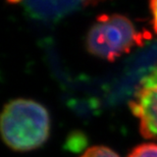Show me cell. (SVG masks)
I'll use <instances>...</instances> for the list:
<instances>
[{"label":"cell","mask_w":157,"mask_h":157,"mask_svg":"<svg viewBox=\"0 0 157 157\" xmlns=\"http://www.w3.org/2000/svg\"><path fill=\"white\" fill-rule=\"evenodd\" d=\"M150 10L152 14V26L157 34V0H150Z\"/></svg>","instance_id":"cell-7"},{"label":"cell","mask_w":157,"mask_h":157,"mask_svg":"<svg viewBox=\"0 0 157 157\" xmlns=\"http://www.w3.org/2000/svg\"><path fill=\"white\" fill-rule=\"evenodd\" d=\"M26 10L34 18L52 21L67 17L88 0H23Z\"/></svg>","instance_id":"cell-4"},{"label":"cell","mask_w":157,"mask_h":157,"mask_svg":"<svg viewBox=\"0 0 157 157\" xmlns=\"http://www.w3.org/2000/svg\"><path fill=\"white\" fill-rule=\"evenodd\" d=\"M128 157H157V144L145 143L137 146Z\"/></svg>","instance_id":"cell-5"},{"label":"cell","mask_w":157,"mask_h":157,"mask_svg":"<svg viewBox=\"0 0 157 157\" xmlns=\"http://www.w3.org/2000/svg\"><path fill=\"white\" fill-rule=\"evenodd\" d=\"M4 143L15 151H31L46 142L50 133V117L40 103L14 99L5 105L0 118Z\"/></svg>","instance_id":"cell-1"},{"label":"cell","mask_w":157,"mask_h":157,"mask_svg":"<svg viewBox=\"0 0 157 157\" xmlns=\"http://www.w3.org/2000/svg\"><path fill=\"white\" fill-rule=\"evenodd\" d=\"M81 157H119L113 150L104 146H94L85 151Z\"/></svg>","instance_id":"cell-6"},{"label":"cell","mask_w":157,"mask_h":157,"mask_svg":"<svg viewBox=\"0 0 157 157\" xmlns=\"http://www.w3.org/2000/svg\"><path fill=\"white\" fill-rule=\"evenodd\" d=\"M142 35L128 17L121 14L98 17L87 36V49L99 58L113 61L142 42Z\"/></svg>","instance_id":"cell-2"},{"label":"cell","mask_w":157,"mask_h":157,"mask_svg":"<svg viewBox=\"0 0 157 157\" xmlns=\"http://www.w3.org/2000/svg\"><path fill=\"white\" fill-rule=\"evenodd\" d=\"M88 1H96V0H88Z\"/></svg>","instance_id":"cell-8"},{"label":"cell","mask_w":157,"mask_h":157,"mask_svg":"<svg viewBox=\"0 0 157 157\" xmlns=\"http://www.w3.org/2000/svg\"><path fill=\"white\" fill-rule=\"evenodd\" d=\"M131 109L139 119V128L146 139L157 140V67L139 84Z\"/></svg>","instance_id":"cell-3"}]
</instances>
